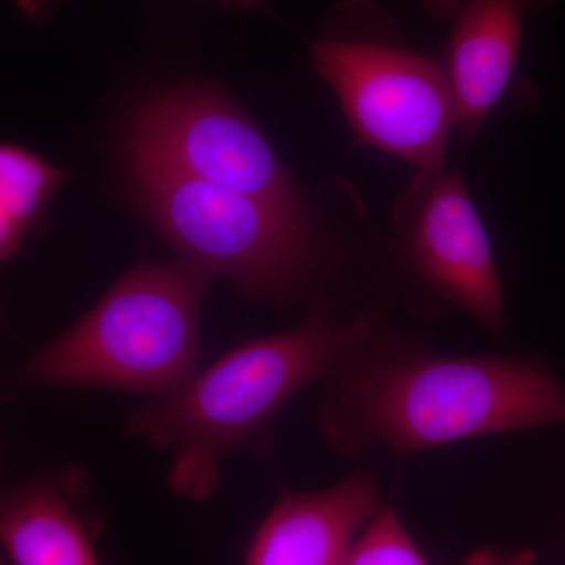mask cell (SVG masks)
<instances>
[{
    "label": "cell",
    "mask_w": 565,
    "mask_h": 565,
    "mask_svg": "<svg viewBox=\"0 0 565 565\" xmlns=\"http://www.w3.org/2000/svg\"><path fill=\"white\" fill-rule=\"evenodd\" d=\"M552 0H426L449 20L446 73L455 93L457 128L471 139L508 90L530 14Z\"/></svg>",
    "instance_id": "obj_8"
},
{
    "label": "cell",
    "mask_w": 565,
    "mask_h": 565,
    "mask_svg": "<svg viewBox=\"0 0 565 565\" xmlns=\"http://www.w3.org/2000/svg\"><path fill=\"white\" fill-rule=\"evenodd\" d=\"M377 512L370 475L318 492H285L253 535L245 565H344L356 533Z\"/></svg>",
    "instance_id": "obj_9"
},
{
    "label": "cell",
    "mask_w": 565,
    "mask_h": 565,
    "mask_svg": "<svg viewBox=\"0 0 565 565\" xmlns=\"http://www.w3.org/2000/svg\"><path fill=\"white\" fill-rule=\"evenodd\" d=\"M218 2L226 3V6L237 7V9L245 11H258L266 7L264 0H218Z\"/></svg>",
    "instance_id": "obj_14"
},
{
    "label": "cell",
    "mask_w": 565,
    "mask_h": 565,
    "mask_svg": "<svg viewBox=\"0 0 565 565\" xmlns=\"http://www.w3.org/2000/svg\"><path fill=\"white\" fill-rule=\"evenodd\" d=\"M211 281L181 259L137 264L79 321L14 367L7 392H174L199 373L202 305Z\"/></svg>",
    "instance_id": "obj_3"
},
{
    "label": "cell",
    "mask_w": 565,
    "mask_h": 565,
    "mask_svg": "<svg viewBox=\"0 0 565 565\" xmlns=\"http://www.w3.org/2000/svg\"><path fill=\"white\" fill-rule=\"evenodd\" d=\"M373 323L313 315L286 332L248 341L163 396L134 408L126 429L170 456L169 487L184 500H210L222 462L256 451L282 405L333 375L366 343Z\"/></svg>",
    "instance_id": "obj_1"
},
{
    "label": "cell",
    "mask_w": 565,
    "mask_h": 565,
    "mask_svg": "<svg viewBox=\"0 0 565 565\" xmlns=\"http://www.w3.org/2000/svg\"><path fill=\"white\" fill-rule=\"evenodd\" d=\"M129 161L156 163L305 211L291 174L258 126L221 92L184 87L161 93L134 114Z\"/></svg>",
    "instance_id": "obj_6"
},
{
    "label": "cell",
    "mask_w": 565,
    "mask_h": 565,
    "mask_svg": "<svg viewBox=\"0 0 565 565\" xmlns=\"http://www.w3.org/2000/svg\"><path fill=\"white\" fill-rule=\"evenodd\" d=\"M405 250L424 280L490 330L504 299L492 245L459 173H419L399 206Z\"/></svg>",
    "instance_id": "obj_7"
},
{
    "label": "cell",
    "mask_w": 565,
    "mask_h": 565,
    "mask_svg": "<svg viewBox=\"0 0 565 565\" xmlns=\"http://www.w3.org/2000/svg\"><path fill=\"white\" fill-rule=\"evenodd\" d=\"M65 173L20 145L0 148V256L21 252L29 234L40 226Z\"/></svg>",
    "instance_id": "obj_11"
},
{
    "label": "cell",
    "mask_w": 565,
    "mask_h": 565,
    "mask_svg": "<svg viewBox=\"0 0 565 565\" xmlns=\"http://www.w3.org/2000/svg\"><path fill=\"white\" fill-rule=\"evenodd\" d=\"M338 373L322 429L344 455L371 441L411 452L565 424V385L519 360L446 356Z\"/></svg>",
    "instance_id": "obj_2"
},
{
    "label": "cell",
    "mask_w": 565,
    "mask_h": 565,
    "mask_svg": "<svg viewBox=\"0 0 565 565\" xmlns=\"http://www.w3.org/2000/svg\"><path fill=\"white\" fill-rule=\"evenodd\" d=\"M137 200L178 259L233 286L248 302H275L302 288L315 264L305 211L129 161Z\"/></svg>",
    "instance_id": "obj_5"
},
{
    "label": "cell",
    "mask_w": 565,
    "mask_h": 565,
    "mask_svg": "<svg viewBox=\"0 0 565 565\" xmlns=\"http://www.w3.org/2000/svg\"><path fill=\"white\" fill-rule=\"evenodd\" d=\"M311 61L356 139L419 173L444 170L457 126L451 82L440 63L397 35L384 10L367 0L344 3L311 46Z\"/></svg>",
    "instance_id": "obj_4"
},
{
    "label": "cell",
    "mask_w": 565,
    "mask_h": 565,
    "mask_svg": "<svg viewBox=\"0 0 565 565\" xmlns=\"http://www.w3.org/2000/svg\"><path fill=\"white\" fill-rule=\"evenodd\" d=\"M344 565H430L392 509H382L353 542Z\"/></svg>",
    "instance_id": "obj_12"
},
{
    "label": "cell",
    "mask_w": 565,
    "mask_h": 565,
    "mask_svg": "<svg viewBox=\"0 0 565 565\" xmlns=\"http://www.w3.org/2000/svg\"><path fill=\"white\" fill-rule=\"evenodd\" d=\"M88 476L65 467L11 487L0 504V537L13 565H99L82 514Z\"/></svg>",
    "instance_id": "obj_10"
},
{
    "label": "cell",
    "mask_w": 565,
    "mask_h": 565,
    "mask_svg": "<svg viewBox=\"0 0 565 565\" xmlns=\"http://www.w3.org/2000/svg\"><path fill=\"white\" fill-rule=\"evenodd\" d=\"M52 2H54V0H14L21 13L24 14V17L31 18V20H33V18L43 17L46 10L50 9Z\"/></svg>",
    "instance_id": "obj_13"
}]
</instances>
